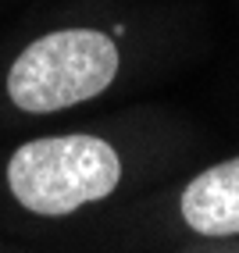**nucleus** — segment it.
Returning <instances> with one entry per match:
<instances>
[{
	"label": "nucleus",
	"instance_id": "1",
	"mask_svg": "<svg viewBox=\"0 0 239 253\" xmlns=\"http://www.w3.org/2000/svg\"><path fill=\"white\" fill-rule=\"evenodd\" d=\"M122 161L100 136H54L32 139L7 161L14 200L43 217H64L79 207L114 193Z\"/></svg>",
	"mask_w": 239,
	"mask_h": 253
},
{
	"label": "nucleus",
	"instance_id": "2",
	"mask_svg": "<svg viewBox=\"0 0 239 253\" xmlns=\"http://www.w3.org/2000/svg\"><path fill=\"white\" fill-rule=\"evenodd\" d=\"M118 75V46L96 29H61L29 43L11 64L7 93L29 114L82 104Z\"/></svg>",
	"mask_w": 239,
	"mask_h": 253
},
{
	"label": "nucleus",
	"instance_id": "3",
	"mask_svg": "<svg viewBox=\"0 0 239 253\" xmlns=\"http://www.w3.org/2000/svg\"><path fill=\"white\" fill-rule=\"evenodd\" d=\"M182 217L200 235L239 232V157L196 175L182 193Z\"/></svg>",
	"mask_w": 239,
	"mask_h": 253
}]
</instances>
